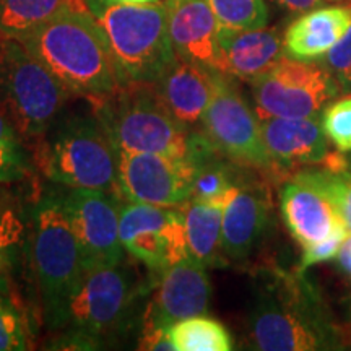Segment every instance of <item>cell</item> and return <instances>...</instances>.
Instances as JSON below:
<instances>
[{
	"instance_id": "cell-11",
	"label": "cell",
	"mask_w": 351,
	"mask_h": 351,
	"mask_svg": "<svg viewBox=\"0 0 351 351\" xmlns=\"http://www.w3.org/2000/svg\"><path fill=\"white\" fill-rule=\"evenodd\" d=\"M119 236L125 252L160 275L189 256L182 207L121 205Z\"/></svg>"
},
{
	"instance_id": "cell-6",
	"label": "cell",
	"mask_w": 351,
	"mask_h": 351,
	"mask_svg": "<svg viewBox=\"0 0 351 351\" xmlns=\"http://www.w3.org/2000/svg\"><path fill=\"white\" fill-rule=\"evenodd\" d=\"M36 161L47 179L69 189L117 187L119 150L95 112L59 116L43 135Z\"/></svg>"
},
{
	"instance_id": "cell-19",
	"label": "cell",
	"mask_w": 351,
	"mask_h": 351,
	"mask_svg": "<svg viewBox=\"0 0 351 351\" xmlns=\"http://www.w3.org/2000/svg\"><path fill=\"white\" fill-rule=\"evenodd\" d=\"M280 212L289 234L301 247L320 243L345 226L332 202L295 174L280 191Z\"/></svg>"
},
{
	"instance_id": "cell-10",
	"label": "cell",
	"mask_w": 351,
	"mask_h": 351,
	"mask_svg": "<svg viewBox=\"0 0 351 351\" xmlns=\"http://www.w3.org/2000/svg\"><path fill=\"white\" fill-rule=\"evenodd\" d=\"M200 130L215 150L234 165L269 176L282 174L263 143L257 112L226 73H219L217 91L200 122Z\"/></svg>"
},
{
	"instance_id": "cell-34",
	"label": "cell",
	"mask_w": 351,
	"mask_h": 351,
	"mask_svg": "<svg viewBox=\"0 0 351 351\" xmlns=\"http://www.w3.org/2000/svg\"><path fill=\"white\" fill-rule=\"evenodd\" d=\"M276 5H280L282 8H287L289 12L295 13H302V12H309L317 8L324 0H274Z\"/></svg>"
},
{
	"instance_id": "cell-2",
	"label": "cell",
	"mask_w": 351,
	"mask_h": 351,
	"mask_svg": "<svg viewBox=\"0 0 351 351\" xmlns=\"http://www.w3.org/2000/svg\"><path fill=\"white\" fill-rule=\"evenodd\" d=\"M19 41L72 95L101 98L122 85L108 38L93 13H64Z\"/></svg>"
},
{
	"instance_id": "cell-35",
	"label": "cell",
	"mask_w": 351,
	"mask_h": 351,
	"mask_svg": "<svg viewBox=\"0 0 351 351\" xmlns=\"http://www.w3.org/2000/svg\"><path fill=\"white\" fill-rule=\"evenodd\" d=\"M0 293H8V251L0 243Z\"/></svg>"
},
{
	"instance_id": "cell-32",
	"label": "cell",
	"mask_w": 351,
	"mask_h": 351,
	"mask_svg": "<svg viewBox=\"0 0 351 351\" xmlns=\"http://www.w3.org/2000/svg\"><path fill=\"white\" fill-rule=\"evenodd\" d=\"M348 234H350L348 228L341 226L333 232V234L328 236L327 239L302 247V256H301V262H300V267H298V270L304 271L306 269H309V267L315 265V263L327 262V261H332V258H335L339 256L341 245H343L345 239L348 238Z\"/></svg>"
},
{
	"instance_id": "cell-17",
	"label": "cell",
	"mask_w": 351,
	"mask_h": 351,
	"mask_svg": "<svg viewBox=\"0 0 351 351\" xmlns=\"http://www.w3.org/2000/svg\"><path fill=\"white\" fill-rule=\"evenodd\" d=\"M285 54V39L276 28L232 29L219 26L218 72L252 82L269 72Z\"/></svg>"
},
{
	"instance_id": "cell-26",
	"label": "cell",
	"mask_w": 351,
	"mask_h": 351,
	"mask_svg": "<svg viewBox=\"0 0 351 351\" xmlns=\"http://www.w3.org/2000/svg\"><path fill=\"white\" fill-rule=\"evenodd\" d=\"M174 351H230L231 333L217 319L199 314L178 320L169 327Z\"/></svg>"
},
{
	"instance_id": "cell-22",
	"label": "cell",
	"mask_w": 351,
	"mask_h": 351,
	"mask_svg": "<svg viewBox=\"0 0 351 351\" xmlns=\"http://www.w3.org/2000/svg\"><path fill=\"white\" fill-rule=\"evenodd\" d=\"M189 257L205 269L225 265L223 256V204L187 200L181 205Z\"/></svg>"
},
{
	"instance_id": "cell-29",
	"label": "cell",
	"mask_w": 351,
	"mask_h": 351,
	"mask_svg": "<svg viewBox=\"0 0 351 351\" xmlns=\"http://www.w3.org/2000/svg\"><path fill=\"white\" fill-rule=\"evenodd\" d=\"M324 134L341 153H351V95L333 101L320 117Z\"/></svg>"
},
{
	"instance_id": "cell-25",
	"label": "cell",
	"mask_w": 351,
	"mask_h": 351,
	"mask_svg": "<svg viewBox=\"0 0 351 351\" xmlns=\"http://www.w3.org/2000/svg\"><path fill=\"white\" fill-rule=\"evenodd\" d=\"M245 171H249V168L234 165L219 153H213L197 165L194 186L189 200L225 204L230 191L244 178Z\"/></svg>"
},
{
	"instance_id": "cell-40",
	"label": "cell",
	"mask_w": 351,
	"mask_h": 351,
	"mask_svg": "<svg viewBox=\"0 0 351 351\" xmlns=\"http://www.w3.org/2000/svg\"><path fill=\"white\" fill-rule=\"evenodd\" d=\"M350 165H351V161H350Z\"/></svg>"
},
{
	"instance_id": "cell-38",
	"label": "cell",
	"mask_w": 351,
	"mask_h": 351,
	"mask_svg": "<svg viewBox=\"0 0 351 351\" xmlns=\"http://www.w3.org/2000/svg\"><path fill=\"white\" fill-rule=\"evenodd\" d=\"M350 348H351V340H350Z\"/></svg>"
},
{
	"instance_id": "cell-18",
	"label": "cell",
	"mask_w": 351,
	"mask_h": 351,
	"mask_svg": "<svg viewBox=\"0 0 351 351\" xmlns=\"http://www.w3.org/2000/svg\"><path fill=\"white\" fill-rule=\"evenodd\" d=\"M176 57L218 70L219 23L205 0H165Z\"/></svg>"
},
{
	"instance_id": "cell-7",
	"label": "cell",
	"mask_w": 351,
	"mask_h": 351,
	"mask_svg": "<svg viewBox=\"0 0 351 351\" xmlns=\"http://www.w3.org/2000/svg\"><path fill=\"white\" fill-rule=\"evenodd\" d=\"M70 91L19 39L0 38V108L25 140H39L59 119Z\"/></svg>"
},
{
	"instance_id": "cell-13",
	"label": "cell",
	"mask_w": 351,
	"mask_h": 351,
	"mask_svg": "<svg viewBox=\"0 0 351 351\" xmlns=\"http://www.w3.org/2000/svg\"><path fill=\"white\" fill-rule=\"evenodd\" d=\"M62 200L80 245L85 271L124 261L119 236L121 204L111 192L70 187Z\"/></svg>"
},
{
	"instance_id": "cell-21",
	"label": "cell",
	"mask_w": 351,
	"mask_h": 351,
	"mask_svg": "<svg viewBox=\"0 0 351 351\" xmlns=\"http://www.w3.org/2000/svg\"><path fill=\"white\" fill-rule=\"evenodd\" d=\"M351 26V7H324L306 12L285 32V52L314 62L345 36Z\"/></svg>"
},
{
	"instance_id": "cell-4",
	"label": "cell",
	"mask_w": 351,
	"mask_h": 351,
	"mask_svg": "<svg viewBox=\"0 0 351 351\" xmlns=\"http://www.w3.org/2000/svg\"><path fill=\"white\" fill-rule=\"evenodd\" d=\"M29 256L46 326L67 327L69 304L80 287L85 267L77 236L65 213L62 194H44L32 210Z\"/></svg>"
},
{
	"instance_id": "cell-39",
	"label": "cell",
	"mask_w": 351,
	"mask_h": 351,
	"mask_svg": "<svg viewBox=\"0 0 351 351\" xmlns=\"http://www.w3.org/2000/svg\"><path fill=\"white\" fill-rule=\"evenodd\" d=\"M350 7H351V2H350Z\"/></svg>"
},
{
	"instance_id": "cell-3",
	"label": "cell",
	"mask_w": 351,
	"mask_h": 351,
	"mask_svg": "<svg viewBox=\"0 0 351 351\" xmlns=\"http://www.w3.org/2000/svg\"><path fill=\"white\" fill-rule=\"evenodd\" d=\"M90 101L119 152L163 153L195 163L218 153L200 129H186L174 121L153 83H125L112 93Z\"/></svg>"
},
{
	"instance_id": "cell-9",
	"label": "cell",
	"mask_w": 351,
	"mask_h": 351,
	"mask_svg": "<svg viewBox=\"0 0 351 351\" xmlns=\"http://www.w3.org/2000/svg\"><path fill=\"white\" fill-rule=\"evenodd\" d=\"M249 83L261 121L320 116L341 91L326 67L289 56H283L269 72Z\"/></svg>"
},
{
	"instance_id": "cell-37",
	"label": "cell",
	"mask_w": 351,
	"mask_h": 351,
	"mask_svg": "<svg viewBox=\"0 0 351 351\" xmlns=\"http://www.w3.org/2000/svg\"><path fill=\"white\" fill-rule=\"evenodd\" d=\"M326 2H333V3H339V2H345V0H326ZM351 2V0H350Z\"/></svg>"
},
{
	"instance_id": "cell-14",
	"label": "cell",
	"mask_w": 351,
	"mask_h": 351,
	"mask_svg": "<svg viewBox=\"0 0 351 351\" xmlns=\"http://www.w3.org/2000/svg\"><path fill=\"white\" fill-rule=\"evenodd\" d=\"M271 204L265 184L244 176L223 204V256L231 262L251 257L269 228Z\"/></svg>"
},
{
	"instance_id": "cell-24",
	"label": "cell",
	"mask_w": 351,
	"mask_h": 351,
	"mask_svg": "<svg viewBox=\"0 0 351 351\" xmlns=\"http://www.w3.org/2000/svg\"><path fill=\"white\" fill-rule=\"evenodd\" d=\"M322 168H302L295 171L296 178L317 187L343 219L351 232V165L341 153H332Z\"/></svg>"
},
{
	"instance_id": "cell-8",
	"label": "cell",
	"mask_w": 351,
	"mask_h": 351,
	"mask_svg": "<svg viewBox=\"0 0 351 351\" xmlns=\"http://www.w3.org/2000/svg\"><path fill=\"white\" fill-rule=\"evenodd\" d=\"M137 295L134 276L122 262L86 270L69 304L65 328L86 339L95 350L104 348L127 330Z\"/></svg>"
},
{
	"instance_id": "cell-30",
	"label": "cell",
	"mask_w": 351,
	"mask_h": 351,
	"mask_svg": "<svg viewBox=\"0 0 351 351\" xmlns=\"http://www.w3.org/2000/svg\"><path fill=\"white\" fill-rule=\"evenodd\" d=\"M28 348L25 320L20 311L0 293V351H20Z\"/></svg>"
},
{
	"instance_id": "cell-23",
	"label": "cell",
	"mask_w": 351,
	"mask_h": 351,
	"mask_svg": "<svg viewBox=\"0 0 351 351\" xmlns=\"http://www.w3.org/2000/svg\"><path fill=\"white\" fill-rule=\"evenodd\" d=\"M69 12L91 13L88 0H0V38L21 39Z\"/></svg>"
},
{
	"instance_id": "cell-33",
	"label": "cell",
	"mask_w": 351,
	"mask_h": 351,
	"mask_svg": "<svg viewBox=\"0 0 351 351\" xmlns=\"http://www.w3.org/2000/svg\"><path fill=\"white\" fill-rule=\"evenodd\" d=\"M140 350H165L174 351V345L169 337V327H158L143 324L142 340H140Z\"/></svg>"
},
{
	"instance_id": "cell-16",
	"label": "cell",
	"mask_w": 351,
	"mask_h": 351,
	"mask_svg": "<svg viewBox=\"0 0 351 351\" xmlns=\"http://www.w3.org/2000/svg\"><path fill=\"white\" fill-rule=\"evenodd\" d=\"M218 70L179 59L153 83L166 111L186 129L200 127L217 91Z\"/></svg>"
},
{
	"instance_id": "cell-31",
	"label": "cell",
	"mask_w": 351,
	"mask_h": 351,
	"mask_svg": "<svg viewBox=\"0 0 351 351\" xmlns=\"http://www.w3.org/2000/svg\"><path fill=\"white\" fill-rule=\"evenodd\" d=\"M324 64L339 83L340 90L351 93V26L345 36L324 56Z\"/></svg>"
},
{
	"instance_id": "cell-1",
	"label": "cell",
	"mask_w": 351,
	"mask_h": 351,
	"mask_svg": "<svg viewBox=\"0 0 351 351\" xmlns=\"http://www.w3.org/2000/svg\"><path fill=\"white\" fill-rule=\"evenodd\" d=\"M249 341L261 351L343 348V332L301 270L267 271L247 320Z\"/></svg>"
},
{
	"instance_id": "cell-27",
	"label": "cell",
	"mask_w": 351,
	"mask_h": 351,
	"mask_svg": "<svg viewBox=\"0 0 351 351\" xmlns=\"http://www.w3.org/2000/svg\"><path fill=\"white\" fill-rule=\"evenodd\" d=\"M32 171L25 138L7 112L0 108V184L23 181Z\"/></svg>"
},
{
	"instance_id": "cell-28",
	"label": "cell",
	"mask_w": 351,
	"mask_h": 351,
	"mask_svg": "<svg viewBox=\"0 0 351 351\" xmlns=\"http://www.w3.org/2000/svg\"><path fill=\"white\" fill-rule=\"evenodd\" d=\"M219 26L232 29L262 28L269 21V8L263 0H205Z\"/></svg>"
},
{
	"instance_id": "cell-20",
	"label": "cell",
	"mask_w": 351,
	"mask_h": 351,
	"mask_svg": "<svg viewBox=\"0 0 351 351\" xmlns=\"http://www.w3.org/2000/svg\"><path fill=\"white\" fill-rule=\"evenodd\" d=\"M262 137L269 155L280 173L296 166H319L330 155L320 116L283 119L270 117L261 121Z\"/></svg>"
},
{
	"instance_id": "cell-5",
	"label": "cell",
	"mask_w": 351,
	"mask_h": 351,
	"mask_svg": "<svg viewBox=\"0 0 351 351\" xmlns=\"http://www.w3.org/2000/svg\"><path fill=\"white\" fill-rule=\"evenodd\" d=\"M125 83H155L176 60L165 2L88 0Z\"/></svg>"
},
{
	"instance_id": "cell-12",
	"label": "cell",
	"mask_w": 351,
	"mask_h": 351,
	"mask_svg": "<svg viewBox=\"0 0 351 351\" xmlns=\"http://www.w3.org/2000/svg\"><path fill=\"white\" fill-rule=\"evenodd\" d=\"M197 163L182 156L119 152L117 191L129 202L181 207L191 199Z\"/></svg>"
},
{
	"instance_id": "cell-36",
	"label": "cell",
	"mask_w": 351,
	"mask_h": 351,
	"mask_svg": "<svg viewBox=\"0 0 351 351\" xmlns=\"http://www.w3.org/2000/svg\"><path fill=\"white\" fill-rule=\"evenodd\" d=\"M112 2H121V3H148V2H155V0H112Z\"/></svg>"
},
{
	"instance_id": "cell-15",
	"label": "cell",
	"mask_w": 351,
	"mask_h": 351,
	"mask_svg": "<svg viewBox=\"0 0 351 351\" xmlns=\"http://www.w3.org/2000/svg\"><path fill=\"white\" fill-rule=\"evenodd\" d=\"M210 296L212 285L205 267L192 257H184L161 274L143 324L171 327L178 320L205 314L208 311Z\"/></svg>"
}]
</instances>
